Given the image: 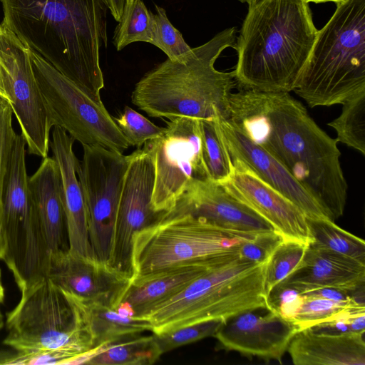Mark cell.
Wrapping results in <instances>:
<instances>
[{"instance_id": "obj_40", "label": "cell", "mask_w": 365, "mask_h": 365, "mask_svg": "<svg viewBox=\"0 0 365 365\" xmlns=\"http://www.w3.org/2000/svg\"><path fill=\"white\" fill-rule=\"evenodd\" d=\"M5 297V290L2 282V277H1V270L0 269V330L3 328L4 325V316L1 312V306L4 302Z\"/></svg>"}, {"instance_id": "obj_17", "label": "cell", "mask_w": 365, "mask_h": 365, "mask_svg": "<svg viewBox=\"0 0 365 365\" xmlns=\"http://www.w3.org/2000/svg\"><path fill=\"white\" fill-rule=\"evenodd\" d=\"M232 161V173L228 180L220 184L267 221L284 240L309 245L312 237L303 212L242 163Z\"/></svg>"}, {"instance_id": "obj_43", "label": "cell", "mask_w": 365, "mask_h": 365, "mask_svg": "<svg viewBox=\"0 0 365 365\" xmlns=\"http://www.w3.org/2000/svg\"><path fill=\"white\" fill-rule=\"evenodd\" d=\"M133 0H125V4H131V3L133 2Z\"/></svg>"}, {"instance_id": "obj_14", "label": "cell", "mask_w": 365, "mask_h": 365, "mask_svg": "<svg viewBox=\"0 0 365 365\" xmlns=\"http://www.w3.org/2000/svg\"><path fill=\"white\" fill-rule=\"evenodd\" d=\"M130 155L120 193L108 263L131 276L133 235L158 222L164 213L155 212L152 207L155 169L149 150L143 146L137 148Z\"/></svg>"}, {"instance_id": "obj_5", "label": "cell", "mask_w": 365, "mask_h": 365, "mask_svg": "<svg viewBox=\"0 0 365 365\" xmlns=\"http://www.w3.org/2000/svg\"><path fill=\"white\" fill-rule=\"evenodd\" d=\"M267 262L245 260L237 250L228 254L148 313L152 331L158 335L195 324L225 322L243 312L269 307Z\"/></svg>"}, {"instance_id": "obj_42", "label": "cell", "mask_w": 365, "mask_h": 365, "mask_svg": "<svg viewBox=\"0 0 365 365\" xmlns=\"http://www.w3.org/2000/svg\"><path fill=\"white\" fill-rule=\"evenodd\" d=\"M0 98H2L6 100L9 102V98H8L7 94L4 90V85H3L1 71H0Z\"/></svg>"}, {"instance_id": "obj_15", "label": "cell", "mask_w": 365, "mask_h": 365, "mask_svg": "<svg viewBox=\"0 0 365 365\" xmlns=\"http://www.w3.org/2000/svg\"><path fill=\"white\" fill-rule=\"evenodd\" d=\"M297 326L269 307L243 312L223 322L213 336L222 349L266 361H281Z\"/></svg>"}, {"instance_id": "obj_3", "label": "cell", "mask_w": 365, "mask_h": 365, "mask_svg": "<svg viewBox=\"0 0 365 365\" xmlns=\"http://www.w3.org/2000/svg\"><path fill=\"white\" fill-rule=\"evenodd\" d=\"M248 5L235 46L236 82L259 91H293L317 33L309 3L257 0Z\"/></svg>"}, {"instance_id": "obj_36", "label": "cell", "mask_w": 365, "mask_h": 365, "mask_svg": "<svg viewBox=\"0 0 365 365\" xmlns=\"http://www.w3.org/2000/svg\"><path fill=\"white\" fill-rule=\"evenodd\" d=\"M222 323V321H210L186 326L158 335L154 334L163 354L183 345L213 336Z\"/></svg>"}, {"instance_id": "obj_28", "label": "cell", "mask_w": 365, "mask_h": 365, "mask_svg": "<svg viewBox=\"0 0 365 365\" xmlns=\"http://www.w3.org/2000/svg\"><path fill=\"white\" fill-rule=\"evenodd\" d=\"M341 114L328 123L337 134L336 140L365 155V89L342 103Z\"/></svg>"}, {"instance_id": "obj_20", "label": "cell", "mask_w": 365, "mask_h": 365, "mask_svg": "<svg viewBox=\"0 0 365 365\" xmlns=\"http://www.w3.org/2000/svg\"><path fill=\"white\" fill-rule=\"evenodd\" d=\"M74 141L61 128H52L50 148L61 174L68 250L83 257H95L89 241L86 205L77 175L80 160L73 152Z\"/></svg>"}, {"instance_id": "obj_33", "label": "cell", "mask_w": 365, "mask_h": 365, "mask_svg": "<svg viewBox=\"0 0 365 365\" xmlns=\"http://www.w3.org/2000/svg\"><path fill=\"white\" fill-rule=\"evenodd\" d=\"M13 112L10 103L0 98V260L5 252L3 219V195L6 176L16 135L12 123Z\"/></svg>"}, {"instance_id": "obj_34", "label": "cell", "mask_w": 365, "mask_h": 365, "mask_svg": "<svg viewBox=\"0 0 365 365\" xmlns=\"http://www.w3.org/2000/svg\"><path fill=\"white\" fill-rule=\"evenodd\" d=\"M113 120L130 145L137 148H141L148 141L160 137L165 130V128L155 125L128 106Z\"/></svg>"}, {"instance_id": "obj_39", "label": "cell", "mask_w": 365, "mask_h": 365, "mask_svg": "<svg viewBox=\"0 0 365 365\" xmlns=\"http://www.w3.org/2000/svg\"><path fill=\"white\" fill-rule=\"evenodd\" d=\"M125 0H108L109 11L116 21H119L123 14Z\"/></svg>"}, {"instance_id": "obj_21", "label": "cell", "mask_w": 365, "mask_h": 365, "mask_svg": "<svg viewBox=\"0 0 365 365\" xmlns=\"http://www.w3.org/2000/svg\"><path fill=\"white\" fill-rule=\"evenodd\" d=\"M364 283L365 263L309 243L299 267L279 284L302 294L324 287L355 293Z\"/></svg>"}, {"instance_id": "obj_10", "label": "cell", "mask_w": 365, "mask_h": 365, "mask_svg": "<svg viewBox=\"0 0 365 365\" xmlns=\"http://www.w3.org/2000/svg\"><path fill=\"white\" fill-rule=\"evenodd\" d=\"M30 58L53 127L61 128L82 145L120 153L130 146L102 101L93 99L31 50Z\"/></svg>"}, {"instance_id": "obj_38", "label": "cell", "mask_w": 365, "mask_h": 365, "mask_svg": "<svg viewBox=\"0 0 365 365\" xmlns=\"http://www.w3.org/2000/svg\"><path fill=\"white\" fill-rule=\"evenodd\" d=\"M268 306L284 319L293 321L303 301L297 289L287 285H277L268 295Z\"/></svg>"}, {"instance_id": "obj_31", "label": "cell", "mask_w": 365, "mask_h": 365, "mask_svg": "<svg viewBox=\"0 0 365 365\" xmlns=\"http://www.w3.org/2000/svg\"><path fill=\"white\" fill-rule=\"evenodd\" d=\"M308 245L293 240H283L268 259L264 287L266 294L288 278L300 266Z\"/></svg>"}, {"instance_id": "obj_41", "label": "cell", "mask_w": 365, "mask_h": 365, "mask_svg": "<svg viewBox=\"0 0 365 365\" xmlns=\"http://www.w3.org/2000/svg\"><path fill=\"white\" fill-rule=\"evenodd\" d=\"M241 2H247V4H250L253 1H255L257 0H239ZM303 1H305L306 2H314V3H324V2H334L335 4H337V3H339V2H341V1H344L345 0H303Z\"/></svg>"}, {"instance_id": "obj_7", "label": "cell", "mask_w": 365, "mask_h": 365, "mask_svg": "<svg viewBox=\"0 0 365 365\" xmlns=\"http://www.w3.org/2000/svg\"><path fill=\"white\" fill-rule=\"evenodd\" d=\"M3 344L19 352L58 351L67 365L93 349L82 299L44 277L21 293L6 314Z\"/></svg>"}, {"instance_id": "obj_37", "label": "cell", "mask_w": 365, "mask_h": 365, "mask_svg": "<svg viewBox=\"0 0 365 365\" xmlns=\"http://www.w3.org/2000/svg\"><path fill=\"white\" fill-rule=\"evenodd\" d=\"M283 240L282 236L274 230L257 233L239 245L237 254L240 257L250 262H266Z\"/></svg>"}, {"instance_id": "obj_26", "label": "cell", "mask_w": 365, "mask_h": 365, "mask_svg": "<svg viewBox=\"0 0 365 365\" xmlns=\"http://www.w3.org/2000/svg\"><path fill=\"white\" fill-rule=\"evenodd\" d=\"M163 355L155 334L139 335L101 345L73 360L71 364L150 365Z\"/></svg>"}, {"instance_id": "obj_6", "label": "cell", "mask_w": 365, "mask_h": 365, "mask_svg": "<svg viewBox=\"0 0 365 365\" xmlns=\"http://www.w3.org/2000/svg\"><path fill=\"white\" fill-rule=\"evenodd\" d=\"M336 4L293 90L311 108L341 104L365 89V0Z\"/></svg>"}, {"instance_id": "obj_2", "label": "cell", "mask_w": 365, "mask_h": 365, "mask_svg": "<svg viewBox=\"0 0 365 365\" xmlns=\"http://www.w3.org/2000/svg\"><path fill=\"white\" fill-rule=\"evenodd\" d=\"M2 24L31 51L101 101L100 49L108 0H0Z\"/></svg>"}, {"instance_id": "obj_29", "label": "cell", "mask_w": 365, "mask_h": 365, "mask_svg": "<svg viewBox=\"0 0 365 365\" xmlns=\"http://www.w3.org/2000/svg\"><path fill=\"white\" fill-rule=\"evenodd\" d=\"M202 157L210 180L223 183L233 171V163L222 139L217 120H201Z\"/></svg>"}, {"instance_id": "obj_13", "label": "cell", "mask_w": 365, "mask_h": 365, "mask_svg": "<svg viewBox=\"0 0 365 365\" xmlns=\"http://www.w3.org/2000/svg\"><path fill=\"white\" fill-rule=\"evenodd\" d=\"M0 71L26 151L43 159L46 158L53 126L34 76L30 50L2 23L0 24Z\"/></svg>"}, {"instance_id": "obj_27", "label": "cell", "mask_w": 365, "mask_h": 365, "mask_svg": "<svg viewBox=\"0 0 365 365\" xmlns=\"http://www.w3.org/2000/svg\"><path fill=\"white\" fill-rule=\"evenodd\" d=\"M310 243L365 263V242L327 219L307 217Z\"/></svg>"}, {"instance_id": "obj_25", "label": "cell", "mask_w": 365, "mask_h": 365, "mask_svg": "<svg viewBox=\"0 0 365 365\" xmlns=\"http://www.w3.org/2000/svg\"><path fill=\"white\" fill-rule=\"evenodd\" d=\"M93 341V349L152 331V324L145 317H132L100 303L82 299Z\"/></svg>"}, {"instance_id": "obj_23", "label": "cell", "mask_w": 365, "mask_h": 365, "mask_svg": "<svg viewBox=\"0 0 365 365\" xmlns=\"http://www.w3.org/2000/svg\"><path fill=\"white\" fill-rule=\"evenodd\" d=\"M364 333L298 331L287 352L295 365H364Z\"/></svg>"}, {"instance_id": "obj_32", "label": "cell", "mask_w": 365, "mask_h": 365, "mask_svg": "<svg viewBox=\"0 0 365 365\" xmlns=\"http://www.w3.org/2000/svg\"><path fill=\"white\" fill-rule=\"evenodd\" d=\"M356 303H364V301L354 299L341 302L303 295L302 303L292 322L297 326L299 331L312 328L333 319L347 307Z\"/></svg>"}, {"instance_id": "obj_11", "label": "cell", "mask_w": 365, "mask_h": 365, "mask_svg": "<svg viewBox=\"0 0 365 365\" xmlns=\"http://www.w3.org/2000/svg\"><path fill=\"white\" fill-rule=\"evenodd\" d=\"M163 134L146 142L155 169L153 209L165 213L195 181L210 180L202 157L201 119L176 118Z\"/></svg>"}, {"instance_id": "obj_35", "label": "cell", "mask_w": 365, "mask_h": 365, "mask_svg": "<svg viewBox=\"0 0 365 365\" xmlns=\"http://www.w3.org/2000/svg\"><path fill=\"white\" fill-rule=\"evenodd\" d=\"M150 43L161 49L170 60H175L191 49L181 33L169 21L165 10L155 6Z\"/></svg>"}, {"instance_id": "obj_9", "label": "cell", "mask_w": 365, "mask_h": 365, "mask_svg": "<svg viewBox=\"0 0 365 365\" xmlns=\"http://www.w3.org/2000/svg\"><path fill=\"white\" fill-rule=\"evenodd\" d=\"M26 148H13L5 180L3 261L12 272L20 292L46 276L49 248L29 184Z\"/></svg>"}, {"instance_id": "obj_22", "label": "cell", "mask_w": 365, "mask_h": 365, "mask_svg": "<svg viewBox=\"0 0 365 365\" xmlns=\"http://www.w3.org/2000/svg\"><path fill=\"white\" fill-rule=\"evenodd\" d=\"M231 252L131 280L116 308L129 316L145 317L154 307L181 292L209 267Z\"/></svg>"}, {"instance_id": "obj_18", "label": "cell", "mask_w": 365, "mask_h": 365, "mask_svg": "<svg viewBox=\"0 0 365 365\" xmlns=\"http://www.w3.org/2000/svg\"><path fill=\"white\" fill-rule=\"evenodd\" d=\"M217 120L232 160L245 165L261 180L294 204L307 217L334 221L315 198L269 153L250 140L229 118Z\"/></svg>"}, {"instance_id": "obj_1", "label": "cell", "mask_w": 365, "mask_h": 365, "mask_svg": "<svg viewBox=\"0 0 365 365\" xmlns=\"http://www.w3.org/2000/svg\"><path fill=\"white\" fill-rule=\"evenodd\" d=\"M276 158L335 220L344 214L348 185L337 140L287 92L242 88L230 97V118Z\"/></svg>"}, {"instance_id": "obj_19", "label": "cell", "mask_w": 365, "mask_h": 365, "mask_svg": "<svg viewBox=\"0 0 365 365\" xmlns=\"http://www.w3.org/2000/svg\"><path fill=\"white\" fill-rule=\"evenodd\" d=\"M190 215L225 230L255 235L274 230L263 217L211 180L191 183L163 215Z\"/></svg>"}, {"instance_id": "obj_4", "label": "cell", "mask_w": 365, "mask_h": 365, "mask_svg": "<svg viewBox=\"0 0 365 365\" xmlns=\"http://www.w3.org/2000/svg\"><path fill=\"white\" fill-rule=\"evenodd\" d=\"M236 31L225 29L176 59L158 64L135 84L132 103L154 118L228 119L237 82L234 71H220L214 64L225 48H235Z\"/></svg>"}, {"instance_id": "obj_16", "label": "cell", "mask_w": 365, "mask_h": 365, "mask_svg": "<svg viewBox=\"0 0 365 365\" xmlns=\"http://www.w3.org/2000/svg\"><path fill=\"white\" fill-rule=\"evenodd\" d=\"M46 277L61 288L90 302L117 307L131 277L108 262L68 250L49 252Z\"/></svg>"}, {"instance_id": "obj_12", "label": "cell", "mask_w": 365, "mask_h": 365, "mask_svg": "<svg viewBox=\"0 0 365 365\" xmlns=\"http://www.w3.org/2000/svg\"><path fill=\"white\" fill-rule=\"evenodd\" d=\"M77 175L87 208L90 244L96 258H110L121 190L130 155L83 145Z\"/></svg>"}, {"instance_id": "obj_24", "label": "cell", "mask_w": 365, "mask_h": 365, "mask_svg": "<svg viewBox=\"0 0 365 365\" xmlns=\"http://www.w3.org/2000/svg\"><path fill=\"white\" fill-rule=\"evenodd\" d=\"M29 184L50 252L68 250L61 174L53 158L43 159Z\"/></svg>"}, {"instance_id": "obj_30", "label": "cell", "mask_w": 365, "mask_h": 365, "mask_svg": "<svg viewBox=\"0 0 365 365\" xmlns=\"http://www.w3.org/2000/svg\"><path fill=\"white\" fill-rule=\"evenodd\" d=\"M153 22V13L147 9L142 0H133L130 4H125L113 38L117 51L133 42L150 43Z\"/></svg>"}, {"instance_id": "obj_8", "label": "cell", "mask_w": 365, "mask_h": 365, "mask_svg": "<svg viewBox=\"0 0 365 365\" xmlns=\"http://www.w3.org/2000/svg\"><path fill=\"white\" fill-rule=\"evenodd\" d=\"M253 236L190 215H163L133 235L130 281L237 250L243 241Z\"/></svg>"}]
</instances>
